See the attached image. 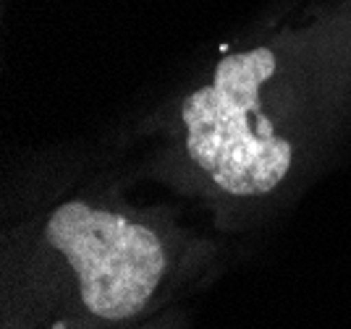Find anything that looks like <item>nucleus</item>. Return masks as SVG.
I'll return each instance as SVG.
<instances>
[{
	"mask_svg": "<svg viewBox=\"0 0 351 329\" xmlns=\"http://www.w3.org/2000/svg\"><path fill=\"white\" fill-rule=\"evenodd\" d=\"M263 24L178 105L184 157L231 199H265L291 178L302 84L351 57V0H296Z\"/></svg>",
	"mask_w": 351,
	"mask_h": 329,
	"instance_id": "nucleus-1",
	"label": "nucleus"
},
{
	"mask_svg": "<svg viewBox=\"0 0 351 329\" xmlns=\"http://www.w3.org/2000/svg\"><path fill=\"white\" fill-rule=\"evenodd\" d=\"M40 238L71 274L84 311L103 321L142 314L173 264L158 225L84 196L58 201L45 215Z\"/></svg>",
	"mask_w": 351,
	"mask_h": 329,
	"instance_id": "nucleus-2",
	"label": "nucleus"
}]
</instances>
